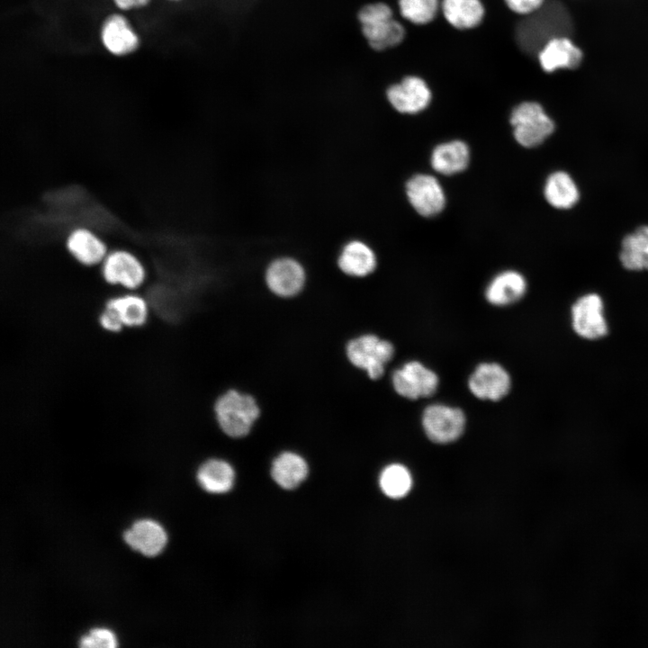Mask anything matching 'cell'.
<instances>
[{
  "mask_svg": "<svg viewBox=\"0 0 648 648\" xmlns=\"http://www.w3.org/2000/svg\"><path fill=\"white\" fill-rule=\"evenodd\" d=\"M212 412L216 425L224 436L243 439L255 428L262 415V408L253 393L230 387L216 397Z\"/></svg>",
  "mask_w": 648,
  "mask_h": 648,
  "instance_id": "6da1fadb",
  "label": "cell"
},
{
  "mask_svg": "<svg viewBox=\"0 0 648 648\" xmlns=\"http://www.w3.org/2000/svg\"><path fill=\"white\" fill-rule=\"evenodd\" d=\"M573 30L572 17L566 7L558 1L544 3L527 15L518 30L519 44L526 51L538 52L551 39L566 37Z\"/></svg>",
  "mask_w": 648,
  "mask_h": 648,
  "instance_id": "7a4b0ae2",
  "label": "cell"
},
{
  "mask_svg": "<svg viewBox=\"0 0 648 648\" xmlns=\"http://www.w3.org/2000/svg\"><path fill=\"white\" fill-rule=\"evenodd\" d=\"M344 349L348 363L372 382H377L384 375L386 364L395 354L394 346L390 340L371 331L351 337Z\"/></svg>",
  "mask_w": 648,
  "mask_h": 648,
  "instance_id": "3957f363",
  "label": "cell"
},
{
  "mask_svg": "<svg viewBox=\"0 0 648 648\" xmlns=\"http://www.w3.org/2000/svg\"><path fill=\"white\" fill-rule=\"evenodd\" d=\"M509 122L516 141L526 148L540 146L555 130L554 122L543 106L534 101L516 105L511 111Z\"/></svg>",
  "mask_w": 648,
  "mask_h": 648,
  "instance_id": "277c9868",
  "label": "cell"
},
{
  "mask_svg": "<svg viewBox=\"0 0 648 648\" xmlns=\"http://www.w3.org/2000/svg\"><path fill=\"white\" fill-rule=\"evenodd\" d=\"M264 284L274 297L292 300L299 297L309 283L308 272L299 260L281 256L272 260L263 272Z\"/></svg>",
  "mask_w": 648,
  "mask_h": 648,
  "instance_id": "5b68a950",
  "label": "cell"
},
{
  "mask_svg": "<svg viewBox=\"0 0 648 648\" xmlns=\"http://www.w3.org/2000/svg\"><path fill=\"white\" fill-rule=\"evenodd\" d=\"M571 325L574 333L583 339L605 338L609 328L602 297L588 292L577 298L571 307Z\"/></svg>",
  "mask_w": 648,
  "mask_h": 648,
  "instance_id": "8992f818",
  "label": "cell"
},
{
  "mask_svg": "<svg viewBox=\"0 0 648 648\" xmlns=\"http://www.w3.org/2000/svg\"><path fill=\"white\" fill-rule=\"evenodd\" d=\"M421 424L429 440L436 444H448L463 435L466 417L460 408L435 403L424 409Z\"/></svg>",
  "mask_w": 648,
  "mask_h": 648,
  "instance_id": "52a82bcc",
  "label": "cell"
},
{
  "mask_svg": "<svg viewBox=\"0 0 648 648\" xmlns=\"http://www.w3.org/2000/svg\"><path fill=\"white\" fill-rule=\"evenodd\" d=\"M395 392L409 400L432 396L437 390V374L418 361H410L392 374Z\"/></svg>",
  "mask_w": 648,
  "mask_h": 648,
  "instance_id": "ba28073f",
  "label": "cell"
},
{
  "mask_svg": "<svg viewBox=\"0 0 648 648\" xmlns=\"http://www.w3.org/2000/svg\"><path fill=\"white\" fill-rule=\"evenodd\" d=\"M392 107L400 113L417 114L431 103L432 93L428 83L420 76L409 75L386 90Z\"/></svg>",
  "mask_w": 648,
  "mask_h": 648,
  "instance_id": "9c48e42d",
  "label": "cell"
},
{
  "mask_svg": "<svg viewBox=\"0 0 648 648\" xmlns=\"http://www.w3.org/2000/svg\"><path fill=\"white\" fill-rule=\"evenodd\" d=\"M405 191L412 208L423 217H434L446 206L444 189L431 175H414L407 181Z\"/></svg>",
  "mask_w": 648,
  "mask_h": 648,
  "instance_id": "30bf717a",
  "label": "cell"
},
{
  "mask_svg": "<svg viewBox=\"0 0 648 648\" xmlns=\"http://www.w3.org/2000/svg\"><path fill=\"white\" fill-rule=\"evenodd\" d=\"M470 392L480 400L498 401L510 391L511 378L508 371L500 364L482 363L476 366L469 377Z\"/></svg>",
  "mask_w": 648,
  "mask_h": 648,
  "instance_id": "8fae6325",
  "label": "cell"
},
{
  "mask_svg": "<svg viewBox=\"0 0 648 648\" xmlns=\"http://www.w3.org/2000/svg\"><path fill=\"white\" fill-rule=\"evenodd\" d=\"M102 275L110 284L135 290L144 283L146 273L135 256L124 250H116L104 259Z\"/></svg>",
  "mask_w": 648,
  "mask_h": 648,
  "instance_id": "7c38bea8",
  "label": "cell"
},
{
  "mask_svg": "<svg viewBox=\"0 0 648 648\" xmlns=\"http://www.w3.org/2000/svg\"><path fill=\"white\" fill-rule=\"evenodd\" d=\"M309 464L303 454L294 449H283L272 459L270 474L282 488L292 490L299 486L308 476Z\"/></svg>",
  "mask_w": 648,
  "mask_h": 648,
  "instance_id": "4fadbf2b",
  "label": "cell"
},
{
  "mask_svg": "<svg viewBox=\"0 0 648 648\" xmlns=\"http://www.w3.org/2000/svg\"><path fill=\"white\" fill-rule=\"evenodd\" d=\"M377 266L374 251L361 240H351L341 249L337 258L339 272L349 278H364Z\"/></svg>",
  "mask_w": 648,
  "mask_h": 648,
  "instance_id": "5bb4252c",
  "label": "cell"
},
{
  "mask_svg": "<svg viewBox=\"0 0 648 648\" xmlns=\"http://www.w3.org/2000/svg\"><path fill=\"white\" fill-rule=\"evenodd\" d=\"M537 58L543 70L550 73L559 68H576L582 60V52L569 38L555 37L539 50Z\"/></svg>",
  "mask_w": 648,
  "mask_h": 648,
  "instance_id": "9a60e30c",
  "label": "cell"
},
{
  "mask_svg": "<svg viewBox=\"0 0 648 648\" xmlns=\"http://www.w3.org/2000/svg\"><path fill=\"white\" fill-rule=\"evenodd\" d=\"M525 276L515 270L497 274L485 290L487 302L494 306H508L518 302L526 292Z\"/></svg>",
  "mask_w": 648,
  "mask_h": 648,
  "instance_id": "2e32d148",
  "label": "cell"
},
{
  "mask_svg": "<svg viewBox=\"0 0 648 648\" xmlns=\"http://www.w3.org/2000/svg\"><path fill=\"white\" fill-rule=\"evenodd\" d=\"M101 39L105 49L115 56L130 54L139 46L138 35L127 20L117 14L108 16L104 22Z\"/></svg>",
  "mask_w": 648,
  "mask_h": 648,
  "instance_id": "e0dca14e",
  "label": "cell"
},
{
  "mask_svg": "<svg viewBox=\"0 0 648 648\" xmlns=\"http://www.w3.org/2000/svg\"><path fill=\"white\" fill-rule=\"evenodd\" d=\"M125 542L144 555L158 554L166 544L164 528L151 519L136 521L123 535Z\"/></svg>",
  "mask_w": 648,
  "mask_h": 648,
  "instance_id": "ac0fdd59",
  "label": "cell"
},
{
  "mask_svg": "<svg viewBox=\"0 0 648 648\" xmlns=\"http://www.w3.org/2000/svg\"><path fill=\"white\" fill-rule=\"evenodd\" d=\"M469 161V147L460 140L438 144L434 148L430 158L432 168L444 176H453L464 171Z\"/></svg>",
  "mask_w": 648,
  "mask_h": 648,
  "instance_id": "d6986e66",
  "label": "cell"
},
{
  "mask_svg": "<svg viewBox=\"0 0 648 648\" xmlns=\"http://www.w3.org/2000/svg\"><path fill=\"white\" fill-rule=\"evenodd\" d=\"M197 481L203 490L211 493H225L235 482L234 466L227 459L211 457L201 464L197 470Z\"/></svg>",
  "mask_w": 648,
  "mask_h": 648,
  "instance_id": "ffe728a7",
  "label": "cell"
},
{
  "mask_svg": "<svg viewBox=\"0 0 648 648\" xmlns=\"http://www.w3.org/2000/svg\"><path fill=\"white\" fill-rule=\"evenodd\" d=\"M544 197L554 208L569 210L580 200L579 187L572 176L562 170L552 172L544 184Z\"/></svg>",
  "mask_w": 648,
  "mask_h": 648,
  "instance_id": "44dd1931",
  "label": "cell"
},
{
  "mask_svg": "<svg viewBox=\"0 0 648 648\" xmlns=\"http://www.w3.org/2000/svg\"><path fill=\"white\" fill-rule=\"evenodd\" d=\"M619 261L628 271H648V225H641L623 238Z\"/></svg>",
  "mask_w": 648,
  "mask_h": 648,
  "instance_id": "7402d4cb",
  "label": "cell"
},
{
  "mask_svg": "<svg viewBox=\"0 0 648 648\" xmlns=\"http://www.w3.org/2000/svg\"><path fill=\"white\" fill-rule=\"evenodd\" d=\"M440 11L446 21L458 30L477 27L485 15L481 0H441Z\"/></svg>",
  "mask_w": 648,
  "mask_h": 648,
  "instance_id": "603a6c76",
  "label": "cell"
},
{
  "mask_svg": "<svg viewBox=\"0 0 648 648\" xmlns=\"http://www.w3.org/2000/svg\"><path fill=\"white\" fill-rule=\"evenodd\" d=\"M66 245L70 254L85 266L96 265L106 256L104 243L86 229L73 230L68 237Z\"/></svg>",
  "mask_w": 648,
  "mask_h": 648,
  "instance_id": "cb8c5ba5",
  "label": "cell"
},
{
  "mask_svg": "<svg viewBox=\"0 0 648 648\" xmlns=\"http://www.w3.org/2000/svg\"><path fill=\"white\" fill-rule=\"evenodd\" d=\"M361 32L370 48L377 51L398 46L406 36L403 24L394 17L361 25Z\"/></svg>",
  "mask_w": 648,
  "mask_h": 648,
  "instance_id": "d4e9b609",
  "label": "cell"
},
{
  "mask_svg": "<svg viewBox=\"0 0 648 648\" xmlns=\"http://www.w3.org/2000/svg\"><path fill=\"white\" fill-rule=\"evenodd\" d=\"M104 307L117 315L124 328L142 327L148 319V305L138 294L127 293L110 298Z\"/></svg>",
  "mask_w": 648,
  "mask_h": 648,
  "instance_id": "484cf974",
  "label": "cell"
},
{
  "mask_svg": "<svg viewBox=\"0 0 648 648\" xmlns=\"http://www.w3.org/2000/svg\"><path fill=\"white\" fill-rule=\"evenodd\" d=\"M379 484L382 492L392 499L405 497L412 486V477L403 464H391L380 473Z\"/></svg>",
  "mask_w": 648,
  "mask_h": 648,
  "instance_id": "4316f807",
  "label": "cell"
},
{
  "mask_svg": "<svg viewBox=\"0 0 648 648\" xmlns=\"http://www.w3.org/2000/svg\"><path fill=\"white\" fill-rule=\"evenodd\" d=\"M440 0H398L400 15L416 25L431 22L440 10Z\"/></svg>",
  "mask_w": 648,
  "mask_h": 648,
  "instance_id": "83f0119b",
  "label": "cell"
},
{
  "mask_svg": "<svg viewBox=\"0 0 648 648\" xmlns=\"http://www.w3.org/2000/svg\"><path fill=\"white\" fill-rule=\"evenodd\" d=\"M392 17L393 11L392 7L383 2L366 4L362 6L357 13V19L361 25L373 23Z\"/></svg>",
  "mask_w": 648,
  "mask_h": 648,
  "instance_id": "f1b7e54d",
  "label": "cell"
},
{
  "mask_svg": "<svg viewBox=\"0 0 648 648\" xmlns=\"http://www.w3.org/2000/svg\"><path fill=\"white\" fill-rule=\"evenodd\" d=\"M79 646L113 648L117 646V640L111 630L94 628L80 639Z\"/></svg>",
  "mask_w": 648,
  "mask_h": 648,
  "instance_id": "f546056e",
  "label": "cell"
},
{
  "mask_svg": "<svg viewBox=\"0 0 648 648\" xmlns=\"http://www.w3.org/2000/svg\"><path fill=\"white\" fill-rule=\"evenodd\" d=\"M545 0H504L506 5L513 13L528 15L538 10Z\"/></svg>",
  "mask_w": 648,
  "mask_h": 648,
  "instance_id": "4dcf8cb0",
  "label": "cell"
},
{
  "mask_svg": "<svg viewBox=\"0 0 648 648\" xmlns=\"http://www.w3.org/2000/svg\"><path fill=\"white\" fill-rule=\"evenodd\" d=\"M98 321L100 326L109 332L116 333L124 328L117 315L112 310L105 307L101 311Z\"/></svg>",
  "mask_w": 648,
  "mask_h": 648,
  "instance_id": "1f68e13d",
  "label": "cell"
},
{
  "mask_svg": "<svg viewBox=\"0 0 648 648\" xmlns=\"http://www.w3.org/2000/svg\"><path fill=\"white\" fill-rule=\"evenodd\" d=\"M114 4L122 10L145 6L149 0H113Z\"/></svg>",
  "mask_w": 648,
  "mask_h": 648,
  "instance_id": "d6a6232c",
  "label": "cell"
}]
</instances>
